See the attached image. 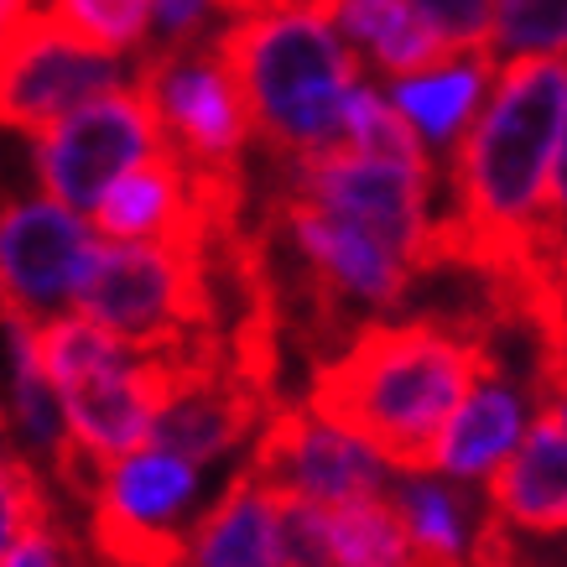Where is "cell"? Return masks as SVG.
<instances>
[{
  "label": "cell",
  "instance_id": "obj_27",
  "mask_svg": "<svg viewBox=\"0 0 567 567\" xmlns=\"http://www.w3.org/2000/svg\"><path fill=\"white\" fill-rule=\"evenodd\" d=\"M427 11L443 37L458 52H489V32H495V0H416Z\"/></svg>",
  "mask_w": 567,
  "mask_h": 567
},
{
  "label": "cell",
  "instance_id": "obj_11",
  "mask_svg": "<svg viewBox=\"0 0 567 567\" xmlns=\"http://www.w3.org/2000/svg\"><path fill=\"white\" fill-rule=\"evenodd\" d=\"M271 219L281 224V235L292 240V250L308 260L318 281L339 297L344 308H370L385 312L412 292V266L395 256L391 245H380L370 229L339 219L333 208L312 204L302 193H276Z\"/></svg>",
  "mask_w": 567,
  "mask_h": 567
},
{
  "label": "cell",
  "instance_id": "obj_17",
  "mask_svg": "<svg viewBox=\"0 0 567 567\" xmlns=\"http://www.w3.org/2000/svg\"><path fill=\"white\" fill-rule=\"evenodd\" d=\"M276 511H281L276 489L245 464L224 484L214 511L188 532V563L183 567H281Z\"/></svg>",
  "mask_w": 567,
  "mask_h": 567
},
{
  "label": "cell",
  "instance_id": "obj_5",
  "mask_svg": "<svg viewBox=\"0 0 567 567\" xmlns=\"http://www.w3.org/2000/svg\"><path fill=\"white\" fill-rule=\"evenodd\" d=\"M32 146L37 183L52 204L73 208V214H94L121 177H131L141 162H152L167 146V136H162L152 100L136 84H125L100 94L84 110H73L69 121L52 125Z\"/></svg>",
  "mask_w": 567,
  "mask_h": 567
},
{
  "label": "cell",
  "instance_id": "obj_3",
  "mask_svg": "<svg viewBox=\"0 0 567 567\" xmlns=\"http://www.w3.org/2000/svg\"><path fill=\"white\" fill-rule=\"evenodd\" d=\"M240 84L256 136L287 162H312L344 146V110L360 89V58L344 48L323 6H287L240 17L214 37Z\"/></svg>",
  "mask_w": 567,
  "mask_h": 567
},
{
  "label": "cell",
  "instance_id": "obj_21",
  "mask_svg": "<svg viewBox=\"0 0 567 567\" xmlns=\"http://www.w3.org/2000/svg\"><path fill=\"white\" fill-rule=\"evenodd\" d=\"M344 146L360 156H375V162H395V167L432 173V156H427V146H422V131H416L391 100H380L370 84H360L349 94Z\"/></svg>",
  "mask_w": 567,
  "mask_h": 567
},
{
  "label": "cell",
  "instance_id": "obj_23",
  "mask_svg": "<svg viewBox=\"0 0 567 567\" xmlns=\"http://www.w3.org/2000/svg\"><path fill=\"white\" fill-rule=\"evenodd\" d=\"M401 511H406V526H412L416 551H437V557H464L468 547V495L458 484H432V474L422 480H406L395 489Z\"/></svg>",
  "mask_w": 567,
  "mask_h": 567
},
{
  "label": "cell",
  "instance_id": "obj_8",
  "mask_svg": "<svg viewBox=\"0 0 567 567\" xmlns=\"http://www.w3.org/2000/svg\"><path fill=\"white\" fill-rule=\"evenodd\" d=\"M198 489V464L167 447H141L104 474L100 499L89 505V547L100 567H183L188 536L177 516Z\"/></svg>",
  "mask_w": 567,
  "mask_h": 567
},
{
  "label": "cell",
  "instance_id": "obj_13",
  "mask_svg": "<svg viewBox=\"0 0 567 567\" xmlns=\"http://www.w3.org/2000/svg\"><path fill=\"white\" fill-rule=\"evenodd\" d=\"M489 516L536 536H567V422L542 412L520 447L484 480Z\"/></svg>",
  "mask_w": 567,
  "mask_h": 567
},
{
  "label": "cell",
  "instance_id": "obj_28",
  "mask_svg": "<svg viewBox=\"0 0 567 567\" xmlns=\"http://www.w3.org/2000/svg\"><path fill=\"white\" fill-rule=\"evenodd\" d=\"M6 567H84V563L69 551V536L58 532V520H52V526H37V532L6 542Z\"/></svg>",
  "mask_w": 567,
  "mask_h": 567
},
{
  "label": "cell",
  "instance_id": "obj_16",
  "mask_svg": "<svg viewBox=\"0 0 567 567\" xmlns=\"http://www.w3.org/2000/svg\"><path fill=\"white\" fill-rule=\"evenodd\" d=\"M323 11L349 42H360L364 58L380 73H391L395 84L464 58L416 0H328Z\"/></svg>",
  "mask_w": 567,
  "mask_h": 567
},
{
  "label": "cell",
  "instance_id": "obj_1",
  "mask_svg": "<svg viewBox=\"0 0 567 567\" xmlns=\"http://www.w3.org/2000/svg\"><path fill=\"white\" fill-rule=\"evenodd\" d=\"M567 131V58H516L480 121L453 146V193L437 214V266L516 281L532 266L551 162Z\"/></svg>",
  "mask_w": 567,
  "mask_h": 567
},
{
  "label": "cell",
  "instance_id": "obj_25",
  "mask_svg": "<svg viewBox=\"0 0 567 567\" xmlns=\"http://www.w3.org/2000/svg\"><path fill=\"white\" fill-rule=\"evenodd\" d=\"M474 567H567V536H536L489 516L474 532Z\"/></svg>",
  "mask_w": 567,
  "mask_h": 567
},
{
  "label": "cell",
  "instance_id": "obj_2",
  "mask_svg": "<svg viewBox=\"0 0 567 567\" xmlns=\"http://www.w3.org/2000/svg\"><path fill=\"white\" fill-rule=\"evenodd\" d=\"M495 370H505L495 349L437 318L364 323L349 349L312 370L308 412L364 443L385 468L422 480L447 422Z\"/></svg>",
  "mask_w": 567,
  "mask_h": 567
},
{
  "label": "cell",
  "instance_id": "obj_15",
  "mask_svg": "<svg viewBox=\"0 0 567 567\" xmlns=\"http://www.w3.org/2000/svg\"><path fill=\"white\" fill-rule=\"evenodd\" d=\"M532 401H536L532 385H520L516 375H505V370L484 375L474 385V395L458 406V416L447 422L432 474H443V480H480L484 474L489 480L526 437Z\"/></svg>",
  "mask_w": 567,
  "mask_h": 567
},
{
  "label": "cell",
  "instance_id": "obj_22",
  "mask_svg": "<svg viewBox=\"0 0 567 567\" xmlns=\"http://www.w3.org/2000/svg\"><path fill=\"white\" fill-rule=\"evenodd\" d=\"M563 276H567V131H563V146H557V162H551V188H547V208H542V229H536V245H532V266L516 281H495V287H505V297L532 318L536 302L547 297V287H557Z\"/></svg>",
  "mask_w": 567,
  "mask_h": 567
},
{
  "label": "cell",
  "instance_id": "obj_24",
  "mask_svg": "<svg viewBox=\"0 0 567 567\" xmlns=\"http://www.w3.org/2000/svg\"><path fill=\"white\" fill-rule=\"evenodd\" d=\"M489 52L516 58H567V0H495Z\"/></svg>",
  "mask_w": 567,
  "mask_h": 567
},
{
  "label": "cell",
  "instance_id": "obj_7",
  "mask_svg": "<svg viewBox=\"0 0 567 567\" xmlns=\"http://www.w3.org/2000/svg\"><path fill=\"white\" fill-rule=\"evenodd\" d=\"M287 188L333 208L339 219L370 229L380 245H391L412 271L437 266V214H432V173L395 167L339 146L312 162H292Z\"/></svg>",
  "mask_w": 567,
  "mask_h": 567
},
{
  "label": "cell",
  "instance_id": "obj_6",
  "mask_svg": "<svg viewBox=\"0 0 567 567\" xmlns=\"http://www.w3.org/2000/svg\"><path fill=\"white\" fill-rule=\"evenodd\" d=\"M131 84L152 100L167 152H177L188 167H240L256 136V115L229 63L214 52V37L188 48H152Z\"/></svg>",
  "mask_w": 567,
  "mask_h": 567
},
{
  "label": "cell",
  "instance_id": "obj_9",
  "mask_svg": "<svg viewBox=\"0 0 567 567\" xmlns=\"http://www.w3.org/2000/svg\"><path fill=\"white\" fill-rule=\"evenodd\" d=\"M100 245L79 214L52 198L11 204L0 224V292H6V318L42 328L37 318H58L63 308L79 302L89 266L100 256Z\"/></svg>",
  "mask_w": 567,
  "mask_h": 567
},
{
  "label": "cell",
  "instance_id": "obj_19",
  "mask_svg": "<svg viewBox=\"0 0 567 567\" xmlns=\"http://www.w3.org/2000/svg\"><path fill=\"white\" fill-rule=\"evenodd\" d=\"M416 542L395 495L328 505V567H412Z\"/></svg>",
  "mask_w": 567,
  "mask_h": 567
},
{
  "label": "cell",
  "instance_id": "obj_18",
  "mask_svg": "<svg viewBox=\"0 0 567 567\" xmlns=\"http://www.w3.org/2000/svg\"><path fill=\"white\" fill-rule=\"evenodd\" d=\"M495 79V52H464L443 69L416 73L395 84V110L422 131L432 146H458L468 136V125L480 121V100Z\"/></svg>",
  "mask_w": 567,
  "mask_h": 567
},
{
  "label": "cell",
  "instance_id": "obj_12",
  "mask_svg": "<svg viewBox=\"0 0 567 567\" xmlns=\"http://www.w3.org/2000/svg\"><path fill=\"white\" fill-rule=\"evenodd\" d=\"M250 468L271 489H292V495L318 499V505L385 495V474H380L385 464L349 432L312 416L308 406H287L266 422L256 453H250Z\"/></svg>",
  "mask_w": 567,
  "mask_h": 567
},
{
  "label": "cell",
  "instance_id": "obj_10",
  "mask_svg": "<svg viewBox=\"0 0 567 567\" xmlns=\"http://www.w3.org/2000/svg\"><path fill=\"white\" fill-rule=\"evenodd\" d=\"M110 89H125V73L115 58L89 52L52 32L48 21H21L6 32V58H0V110L6 125L21 136H48L73 110L94 104Z\"/></svg>",
  "mask_w": 567,
  "mask_h": 567
},
{
  "label": "cell",
  "instance_id": "obj_4",
  "mask_svg": "<svg viewBox=\"0 0 567 567\" xmlns=\"http://www.w3.org/2000/svg\"><path fill=\"white\" fill-rule=\"evenodd\" d=\"M73 312L100 323L125 349L188 344L214 328V271L204 256L167 250V245H100Z\"/></svg>",
  "mask_w": 567,
  "mask_h": 567
},
{
  "label": "cell",
  "instance_id": "obj_30",
  "mask_svg": "<svg viewBox=\"0 0 567 567\" xmlns=\"http://www.w3.org/2000/svg\"><path fill=\"white\" fill-rule=\"evenodd\" d=\"M229 17H260V11H287V6H328V0H214Z\"/></svg>",
  "mask_w": 567,
  "mask_h": 567
},
{
  "label": "cell",
  "instance_id": "obj_14",
  "mask_svg": "<svg viewBox=\"0 0 567 567\" xmlns=\"http://www.w3.org/2000/svg\"><path fill=\"white\" fill-rule=\"evenodd\" d=\"M260 412H266V395L250 391L235 370H219V375L188 380L162 406L146 447H167L188 464H208V458H224L235 443H245Z\"/></svg>",
  "mask_w": 567,
  "mask_h": 567
},
{
  "label": "cell",
  "instance_id": "obj_20",
  "mask_svg": "<svg viewBox=\"0 0 567 567\" xmlns=\"http://www.w3.org/2000/svg\"><path fill=\"white\" fill-rule=\"evenodd\" d=\"M37 21H48L52 32H63L89 52L121 58L141 48L156 27V0H48Z\"/></svg>",
  "mask_w": 567,
  "mask_h": 567
},
{
  "label": "cell",
  "instance_id": "obj_29",
  "mask_svg": "<svg viewBox=\"0 0 567 567\" xmlns=\"http://www.w3.org/2000/svg\"><path fill=\"white\" fill-rule=\"evenodd\" d=\"M532 323L542 328V339H547L551 328H567V276L557 281V287H547V297H542L536 312H532Z\"/></svg>",
  "mask_w": 567,
  "mask_h": 567
},
{
  "label": "cell",
  "instance_id": "obj_26",
  "mask_svg": "<svg viewBox=\"0 0 567 567\" xmlns=\"http://www.w3.org/2000/svg\"><path fill=\"white\" fill-rule=\"evenodd\" d=\"M37 526H52L48 484L37 480L32 458L6 453V542H17V536L37 532Z\"/></svg>",
  "mask_w": 567,
  "mask_h": 567
}]
</instances>
